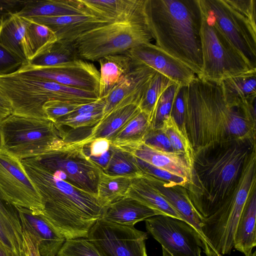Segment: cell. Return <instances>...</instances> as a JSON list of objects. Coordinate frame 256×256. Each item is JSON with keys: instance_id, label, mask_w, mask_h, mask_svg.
Listing matches in <instances>:
<instances>
[{"instance_id": "26", "label": "cell", "mask_w": 256, "mask_h": 256, "mask_svg": "<svg viewBox=\"0 0 256 256\" xmlns=\"http://www.w3.org/2000/svg\"><path fill=\"white\" fill-rule=\"evenodd\" d=\"M140 112L135 104L114 110L92 127L90 134L84 138L86 144L98 138H104L111 142Z\"/></svg>"}, {"instance_id": "56", "label": "cell", "mask_w": 256, "mask_h": 256, "mask_svg": "<svg viewBox=\"0 0 256 256\" xmlns=\"http://www.w3.org/2000/svg\"><path fill=\"white\" fill-rule=\"evenodd\" d=\"M162 256H165L162 255Z\"/></svg>"}, {"instance_id": "17", "label": "cell", "mask_w": 256, "mask_h": 256, "mask_svg": "<svg viewBox=\"0 0 256 256\" xmlns=\"http://www.w3.org/2000/svg\"><path fill=\"white\" fill-rule=\"evenodd\" d=\"M200 234L206 256H219L206 240L202 231V218L194 207L184 186L168 184L157 178L142 176Z\"/></svg>"}, {"instance_id": "1", "label": "cell", "mask_w": 256, "mask_h": 256, "mask_svg": "<svg viewBox=\"0 0 256 256\" xmlns=\"http://www.w3.org/2000/svg\"><path fill=\"white\" fill-rule=\"evenodd\" d=\"M185 104L186 132L194 152L234 141L256 143V100L230 104L220 82L196 76L187 86Z\"/></svg>"}, {"instance_id": "43", "label": "cell", "mask_w": 256, "mask_h": 256, "mask_svg": "<svg viewBox=\"0 0 256 256\" xmlns=\"http://www.w3.org/2000/svg\"><path fill=\"white\" fill-rule=\"evenodd\" d=\"M80 105L70 101L52 100L46 102L43 109L47 118L54 123L71 113Z\"/></svg>"}, {"instance_id": "34", "label": "cell", "mask_w": 256, "mask_h": 256, "mask_svg": "<svg viewBox=\"0 0 256 256\" xmlns=\"http://www.w3.org/2000/svg\"><path fill=\"white\" fill-rule=\"evenodd\" d=\"M131 179L124 176H112L101 170L97 188L96 196L104 208L125 196Z\"/></svg>"}, {"instance_id": "28", "label": "cell", "mask_w": 256, "mask_h": 256, "mask_svg": "<svg viewBox=\"0 0 256 256\" xmlns=\"http://www.w3.org/2000/svg\"><path fill=\"white\" fill-rule=\"evenodd\" d=\"M256 190L248 198L238 221L234 248L248 256L256 245Z\"/></svg>"}, {"instance_id": "6", "label": "cell", "mask_w": 256, "mask_h": 256, "mask_svg": "<svg viewBox=\"0 0 256 256\" xmlns=\"http://www.w3.org/2000/svg\"><path fill=\"white\" fill-rule=\"evenodd\" d=\"M255 190L256 149L246 160L231 197L212 214L202 220V232L219 256L230 254L238 221L248 198Z\"/></svg>"}, {"instance_id": "24", "label": "cell", "mask_w": 256, "mask_h": 256, "mask_svg": "<svg viewBox=\"0 0 256 256\" xmlns=\"http://www.w3.org/2000/svg\"><path fill=\"white\" fill-rule=\"evenodd\" d=\"M98 62L100 66L98 98H104L130 72L134 65L126 53L107 56Z\"/></svg>"}, {"instance_id": "25", "label": "cell", "mask_w": 256, "mask_h": 256, "mask_svg": "<svg viewBox=\"0 0 256 256\" xmlns=\"http://www.w3.org/2000/svg\"><path fill=\"white\" fill-rule=\"evenodd\" d=\"M128 151L133 155L155 167L189 178L190 168L184 156L176 152L156 150L141 142Z\"/></svg>"}, {"instance_id": "19", "label": "cell", "mask_w": 256, "mask_h": 256, "mask_svg": "<svg viewBox=\"0 0 256 256\" xmlns=\"http://www.w3.org/2000/svg\"><path fill=\"white\" fill-rule=\"evenodd\" d=\"M21 226L38 240V250L41 256H57L66 240L42 214L22 207L16 206Z\"/></svg>"}, {"instance_id": "55", "label": "cell", "mask_w": 256, "mask_h": 256, "mask_svg": "<svg viewBox=\"0 0 256 256\" xmlns=\"http://www.w3.org/2000/svg\"></svg>"}, {"instance_id": "22", "label": "cell", "mask_w": 256, "mask_h": 256, "mask_svg": "<svg viewBox=\"0 0 256 256\" xmlns=\"http://www.w3.org/2000/svg\"><path fill=\"white\" fill-rule=\"evenodd\" d=\"M16 14L20 16L27 18L42 16L93 14L81 0H24L23 6Z\"/></svg>"}, {"instance_id": "39", "label": "cell", "mask_w": 256, "mask_h": 256, "mask_svg": "<svg viewBox=\"0 0 256 256\" xmlns=\"http://www.w3.org/2000/svg\"><path fill=\"white\" fill-rule=\"evenodd\" d=\"M0 241L17 256H24L22 234L0 211Z\"/></svg>"}, {"instance_id": "30", "label": "cell", "mask_w": 256, "mask_h": 256, "mask_svg": "<svg viewBox=\"0 0 256 256\" xmlns=\"http://www.w3.org/2000/svg\"><path fill=\"white\" fill-rule=\"evenodd\" d=\"M225 100L238 105L256 100V71L230 77L220 82Z\"/></svg>"}, {"instance_id": "31", "label": "cell", "mask_w": 256, "mask_h": 256, "mask_svg": "<svg viewBox=\"0 0 256 256\" xmlns=\"http://www.w3.org/2000/svg\"><path fill=\"white\" fill-rule=\"evenodd\" d=\"M79 59L73 42L57 40L26 64L36 68L50 67Z\"/></svg>"}, {"instance_id": "47", "label": "cell", "mask_w": 256, "mask_h": 256, "mask_svg": "<svg viewBox=\"0 0 256 256\" xmlns=\"http://www.w3.org/2000/svg\"><path fill=\"white\" fill-rule=\"evenodd\" d=\"M110 146L111 143L109 140L104 138H98L84 144V150L90 158H96L106 154Z\"/></svg>"}, {"instance_id": "44", "label": "cell", "mask_w": 256, "mask_h": 256, "mask_svg": "<svg viewBox=\"0 0 256 256\" xmlns=\"http://www.w3.org/2000/svg\"><path fill=\"white\" fill-rule=\"evenodd\" d=\"M187 86H180L176 94L170 114L182 131L186 134L184 118L186 112V94Z\"/></svg>"}, {"instance_id": "50", "label": "cell", "mask_w": 256, "mask_h": 256, "mask_svg": "<svg viewBox=\"0 0 256 256\" xmlns=\"http://www.w3.org/2000/svg\"><path fill=\"white\" fill-rule=\"evenodd\" d=\"M104 106V98H98L95 101L78 106L71 113L61 118H69L80 114L103 111Z\"/></svg>"}, {"instance_id": "36", "label": "cell", "mask_w": 256, "mask_h": 256, "mask_svg": "<svg viewBox=\"0 0 256 256\" xmlns=\"http://www.w3.org/2000/svg\"><path fill=\"white\" fill-rule=\"evenodd\" d=\"M161 128L167 136L174 152L184 157L190 171L194 151L187 136L181 130L171 116L164 120Z\"/></svg>"}, {"instance_id": "42", "label": "cell", "mask_w": 256, "mask_h": 256, "mask_svg": "<svg viewBox=\"0 0 256 256\" xmlns=\"http://www.w3.org/2000/svg\"><path fill=\"white\" fill-rule=\"evenodd\" d=\"M103 118L102 111L78 114L69 118H60L54 124L60 128L64 126L74 129L93 127Z\"/></svg>"}, {"instance_id": "49", "label": "cell", "mask_w": 256, "mask_h": 256, "mask_svg": "<svg viewBox=\"0 0 256 256\" xmlns=\"http://www.w3.org/2000/svg\"><path fill=\"white\" fill-rule=\"evenodd\" d=\"M24 256H41L38 250V240L32 234L22 228Z\"/></svg>"}, {"instance_id": "11", "label": "cell", "mask_w": 256, "mask_h": 256, "mask_svg": "<svg viewBox=\"0 0 256 256\" xmlns=\"http://www.w3.org/2000/svg\"><path fill=\"white\" fill-rule=\"evenodd\" d=\"M84 139L66 141L58 148L33 158L59 178L77 188L96 195L102 170L86 154Z\"/></svg>"}, {"instance_id": "48", "label": "cell", "mask_w": 256, "mask_h": 256, "mask_svg": "<svg viewBox=\"0 0 256 256\" xmlns=\"http://www.w3.org/2000/svg\"><path fill=\"white\" fill-rule=\"evenodd\" d=\"M0 211L21 234L22 230L16 207L6 201L0 194Z\"/></svg>"}, {"instance_id": "21", "label": "cell", "mask_w": 256, "mask_h": 256, "mask_svg": "<svg viewBox=\"0 0 256 256\" xmlns=\"http://www.w3.org/2000/svg\"><path fill=\"white\" fill-rule=\"evenodd\" d=\"M94 15L113 20L125 22L145 16V0H81Z\"/></svg>"}, {"instance_id": "8", "label": "cell", "mask_w": 256, "mask_h": 256, "mask_svg": "<svg viewBox=\"0 0 256 256\" xmlns=\"http://www.w3.org/2000/svg\"><path fill=\"white\" fill-rule=\"evenodd\" d=\"M152 40L145 16L133 20L114 22L90 30L73 43L80 59L98 61L107 56L125 53Z\"/></svg>"}, {"instance_id": "46", "label": "cell", "mask_w": 256, "mask_h": 256, "mask_svg": "<svg viewBox=\"0 0 256 256\" xmlns=\"http://www.w3.org/2000/svg\"><path fill=\"white\" fill-rule=\"evenodd\" d=\"M23 64L22 59L0 43V76L15 72Z\"/></svg>"}, {"instance_id": "3", "label": "cell", "mask_w": 256, "mask_h": 256, "mask_svg": "<svg viewBox=\"0 0 256 256\" xmlns=\"http://www.w3.org/2000/svg\"><path fill=\"white\" fill-rule=\"evenodd\" d=\"M42 196V214L66 240L88 238L104 208L96 195L59 178L33 158L21 160Z\"/></svg>"}, {"instance_id": "23", "label": "cell", "mask_w": 256, "mask_h": 256, "mask_svg": "<svg viewBox=\"0 0 256 256\" xmlns=\"http://www.w3.org/2000/svg\"><path fill=\"white\" fill-rule=\"evenodd\" d=\"M156 215L160 214L137 200L125 196L105 207L100 220L130 226Z\"/></svg>"}, {"instance_id": "4", "label": "cell", "mask_w": 256, "mask_h": 256, "mask_svg": "<svg viewBox=\"0 0 256 256\" xmlns=\"http://www.w3.org/2000/svg\"><path fill=\"white\" fill-rule=\"evenodd\" d=\"M144 12L156 45L198 76L202 66L198 0H145Z\"/></svg>"}, {"instance_id": "9", "label": "cell", "mask_w": 256, "mask_h": 256, "mask_svg": "<svg viewBox=\"0 0 256 256\" xmlns=\"http://www.w3.org/2000/svg\"><path fill=\"white\" fill-rule=\"evenodd\" d=\"M0 88L10 100L12 114L47 118L43 109L52 100H71L74 88L47 80L15 72L0 76Z\"/></svg>"}, {"instance_id": "18", "label": "cell", "mask_w": 256, "mask_h": 256, "mask_svg": "<svg viewBox=\"0 0 256 256\" xmlns=\"http://www.w3.org/2000/svg\"><path fill=\"white\" fill-rule=\"evenodd\" d=\"M133 65L130 72L104 98L103 117L124 106L132 104L138 105L144 89L156 72L144 64Z\"/></svg>"}, {"instance_id": "10", "label": "cell", "mask_w": 256, "mask_h": 256, "mask_svg": "<svg viewBox=\"0 0 256 256\" xmlns=\"http://www.w3.org/2000/svg\"><path fill=\"white\" fill-rule=\"evenodd\" d=\"M201 12L202 66L198 77L220 82L228 78L256 71V68L236 48L214 22Z\"/></svg>"}, {"instance_id": "13", "label": "cell", "mask_w": 256, "mask_h": 256, "mask_svg": "<svg viewBox=\"0 0 256 256\" xmlns=\"http://www.w3.org/2000/svg\"><path fill=\"white\" fill-rule=\"evenodd\" d=\"M0 194L15 206L42 214V196L26 174L21 160L0 147Z\"/></svg>"}, {"instance_id": "15", "label": "cell", "mask_w": 256, "mask_h": 256, "mask_svg": "<svg viewBox=\"0 0 256 256\" xmlns=\"http://www.w3.org/2000/svg\"><path fill=\"white\" fill-rule=\"evenodd\" d=\"M16 71L66 86L93 92L98 95L100 71L92 63L87 60L79 59L44 68L32 67L24 64Z\"/></svg>"}, {"instance_id": "33", "label": "cell", "mask_w": 256, "mask_h": 256, "mask_svg": "<svg viewBox=\"0 0 256 256\" xmlns=\"http://www.w3.org/2000/svg\"><path fill=\"white\" fill-rule=\"evenodd\" d=\"M150 128L151 124L148 116L140 110L110 143L114 146L128 150L142 142Z\"/></svg>"}, {"instance_id": "27", "label": "cell", "mask_w": 256, "mask_h": 256, "mask_svg": "<svg viewBox=\"0 0 256 256\" xmlns=\"http://www.w3.org/2000/svg\"><path fill=\"white\" fill-rule=\"evenodd\" d=\"M126 196L137 200L160 215L170 216L184 220L180 215L142 176L131 179Z\"/></svg>"}, {"instance_id": "5", "label": "cell", "mask_w": 256, "mask_h": 256, "mask_svg": "<svg viewBox=\"0 0 256 256\" xmlns=\"http://www.w3.org/2000/svg\"><path fill=\"white\" fill-rule=\"evenodd\" d=\"M0 147L22 160L60 146L65 134L48 118L11 114L0 122Z\"/></svg>"}, {"instance_id": "2", "label": "cell", "mask_w": 256, "mask_h": 256, "mask_svg": "<svg viewBox=\"0 0 256 256\" xmlns=\"http://www.w3.org/2000/svg\"><path fill=\"white\" fill-rule=\"evenodd\" d=\"M256 143L237 140L210 146L194 152L188 182L184 186L202 219L230 198Z\"/></svg>"}, {"instance_id": "7", "label": "cell", "mask_w": 256, "mask_h": 256, "mask_svg": "<svg viewBox=\"0 0 256 256\" xmlns=\"http://www.w3.org/2000/svg\"><path fill=\"white\" fill-rule=\"evenodd\" d=\"M198 2L202 11L256 68V0H198Z\"/></svg>"}, {"instance_id": "45", "label": "cell", "mask_w": 256, "mask_h": 256, "mask_svg": "<svg viewBox=\"0 0 256 256\" xmlns=\"http://www.w3.org/2000/svg\"><path fill=\"white\" fill-rule=\"evenodd\" d=\"M142 142L158 150L174 152L167 136L162 128H150L145 134Z\"/></svg>"}, {"instance_id": "14", "label": "cell", "mask_w": 256, "mask_h": 256, "mask_svg": "<svg viewBox=\"0 0 256 256\" xmlns=\"http://www.w3.org/2000/svg\"><path fill=\"white\" fill-rule=\"evenodd\" d=\"M146 232L134 226H124L99 220L88 239L104 256H148Z\"/></svg>"}, {"instance_id": "16", "label": "cell", "mask_w": 256, "mask_h": 256, "mask_svg": "<svg viewBox=\"0 0 256 256\" xmlns=\"http://www.w3.org/2000/svg\"><path fill=\"white\" fill-rule=\"evenodd\" d=\"M125 53L133 64L146 66L180 86H187L196 76L184 64L151 42L133 48Z\"/></svg>"}, {"instance_id": "37", "label": "cell", "mask_w": 256, "mask_h": 256, "mask_svg": "<svg viewBox=\"0 0 256 256\" xmlns=\"http://www.w3.org/2000/svg\"><path fill=\"white\" fill-rule=\"evenodd\" d=\"M174 83L156 72L144 89L138 104L140 110L148 114L150 122L156 102L164 90Z\"/></svg>"}, {"instance_id": "12", "label": "cell", "mask_w": 256, "mask_h": 256, "mask_svg": "<svg viewBox=\"0 0 256 256\" xmlns=\"http://www.w3.org/2000/svg\"><path fill=\"white\" fill-rule=\"evenodd\" d=\"M148 233L162 246L166 256H201L203 244L198 232L186 222L165 215L145 220Z\"/></svg>"}, {"instance_id": "41", "label": "cell", "mask_w": 256, "mask_h": 256, "mask_svg": "<svg viewBox=\"0 0 256 256\" xmlns=\"http://www.w3.org/2000/svg\"><path fill=\"white\" fill-rule=\"evenodd\" d=\"M135 158L142 175L148 176L172 184L184 186L188 182V178H186L155 167L136 156Z\"/></svg>"}, {"instance_id": "54", "label": "cell", "mask_w": 256, "mask_h": 256, "mask_svg": "<svg viewBox=\"0 0 256 256\" xmlns=\"http://www.w3.org/2000/svg\"><path fill=\"white\" fill-rule=\"evenodd\" d=\"M248 256H256V250H254V252L252 253L250 255H249Z\"/></svg>"}, {"instance_id": "38", "label": "cell", "mask_w": 256, "mask_h": 256, "mask_svg": "<svg viewBox=\"0 0 256 256\" xmlns=\"http://www.w3.org/2000/svg\"><path fill=\"white\" fill-rule=\"evenodd\" d=\"M180 85L173 83L168 86L158 99L151 120V128H159L164 120L170 114L173 101Z\"/></svg>"}, {"instance_id": "29", "label": "cell", "mask_w": 256, "mask_h": 256, "mask_svg": "<svg viewBox=\"0 0 256 256\" xmlns=\"http://www.w3.org/2000/svg\"><path fill=\"white\" fill-rule=\"evenodd\" d=\"M30 20L16 13L7 14L0 19V43L12 53L27 63L22 40Z\"/></svg>"}, {"instance_id": "53", "label": "cell", "mask_w": 256, "mask_h": 256, "mask_svg": "<svg viewBox=\"0 0 256 256\" xmlns=\"http://www.w3.org/2000/svg\"><path fill=\"white\" fill-rule=\"evenodd\" d=\"M0 256H17L10 249L0 241Z\"/></svg>"}, {"instance_id": "20", "label": "cell", "mask_w": 256, "mask_h": 256, "mask_svg": "<svg viewBox=\"0 0 256 256\" xmlns=\"http://www.w3.org/2000/svg\"><path fill=\"white\" fill-rule=\"evenodd\" d=\"M50 28L58 40L73 42L90 30L114 21L92 14L60 16H42L29 18Z\"/></svg>"}, {"instance_id": "32", "label": "cell", "mask_w": 256, "mask_h": 256, "mask_svg": "<svg viewBox=\"0 0 256 256\" xmlns=\"http://www.w3.org/2000/svg\"><path fill=\"white\" fill-rule=\"evenodd\" d=\"M57 40L56 34L50 28L30 20L22 40L23 50L27 62L32 60Z\"/></svg>"}, {"instance_id": "51", "label": "cell", "mask_w": 256, "mask_h": 256, "mask_svg": "<svg viewBox=\"0 0 256 256\" xmlns=\"http://www.w3.org/2000/svg\"><path fill=\"white\" fill-rule=\"evenodd\" d=\"M24 4V0H0V19L7 14L18 12Z\"/></svg>"}, {"instance_id": "35", "label": "cell", "mask_w": 256, "mask_h": 256, "mask_svg": "<svg viewBox=\"0 0 256 256\" xmlns=\"http://www.w3.org/2000/svg\"><path fill=\"white\" fill-rule=\"evenodd\" d=\"M112 146V152L110 158L102 171L110 176H124L130 179L142 176V172L133 154L128 150Z\"/></svg>"}, {"instance_id": "52", "label": "cell", "mask_w": 256, "mask_h": 256, "mask_svg": "<svg viewBox=\"0 0 256 256\" xmlns=\"http://www.w3.org/2000/svg\"><path fill=\"white\" fill-rule=\"evenodd\" d=\"M12 114L11 104L0 88V122Z\"/></svg>"}, {"instance_id": "40", "label": "cell", "mask_w": 256, "mask_h": 256, "mask_svg": "<svg viewBox=\"0 0 256 256\" xmlns=\"http://www.w3.org/2000/svg\"><path fill=\"white\" fill-rule=\"evenodd\" d=\"M57 256H104L87 238L66 240Z\"/></svg>"}]
</instances>
